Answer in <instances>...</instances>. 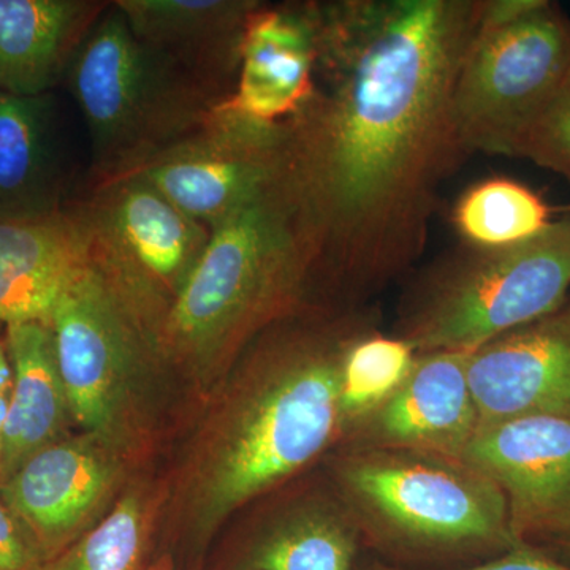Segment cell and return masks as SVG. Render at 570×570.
I'll return each instance as SVG.
<instances>
[{"label":"cell","instance_id":"cell-20","mask_svg":"<svg viewBox=\"0 0 570 570\" xmlns=\"http://www.w3.org/2000/svg\"><path fill=\"white\" fill-rule=\"evenodd\" d=\"M55 97L0 94V219L59 212L66 195Z\"/></svg>","mask_w":570,"mask_h":570},{"label":"cell","instance_id":"cell-6","mask_svg":"<svg viewBox=\"0 0 570 570\" xmlns=\"http://www.w3.org/2000/svg\"><path fill=\"white\" fill-rule=\"evenodd\" d=\"M66 80L97 168L112 179L186 138L204 116L186 71L138 40L116 6L86 33Z\"/></svg>","mask_w":570,"mask_h":570},{"label":"cell","instance_id":"cell-24","mask_svg":"<svg viewBox=\"0 0 570 570\" xmlns=\"http://www.w3.org/2000/svg\"><path fill=\"white\" fill-rule=\"evenodd\" d=\"M417 355L403 337L385 336L374 328L360 333L348 344L341 366L340 403L344 433L381 406L406 381Z\"/></svg>","mask_w":570,"mask_h":570},{"label":"cell","instance_id":"cell-21","mask_svg":"<svg viewBox=\"0 0 570 570\" xmlns=\"http://www.w3.org/2000/svg\"><path fill=\"white\" fill-rule=\"evenodd\" d=\"M358 524L344 502H306L258 531L225 570H354Z\"/></svg>","mask_w":570,"mask_h":570},{"label":"cell","instance_id":"cell-22","mask_svg":"<svg viewBox=\"0 0 570 570\" xmlns=\"http://www.w3.org/2000/svg\"><path fill=\"white\" fill-rule=\"evenodd\" d=\"M159 501L151 490H124L92 530L45 562L41 570H146Z\"/></svg>","mask_w":570,"mask_h":570},{"label":"cell","instance_id":"cell-19","mask_svg":"<svg viewBox=\"0 0 570 570\" xmlns=\"http://www.w3.org/2000/svg\"><path fill=\"white\" fill-rule=\"evenodd\" d=\"M255 0H119L135 37L186 73H232Z\"/></svg>","mask_w":570,"mask_h":570},{"label":"cell","instance_id":"cell-7","mask_svg":"<svg viewBox=\"0 0 570 570\" xmlns=\"http://www.w3.org/2000/svg\"><path fill=\"white\" fill-rule=\"evenodd\" d=\"M570 67V21L549 0H485L453 94L461 149L515 157Z\"/></svg>","mask_w":570,"mask_h":570},{"label":"cell","instance_id":"cell-5","mask_svg":"<svg viewBox=\"0 0 570 570\" xmlns=\"http://www.w3.org/2000/svg\"><path fill=\"white\" fill-rule=\"evenodd\" d=\"M570 219L502 249L464 247L423 276L397 335L417 354L469 352L568 303Z\"/></svg>","mask_w":570,"mask_h":570},{"label":"cell","instance_id":"cell-11","mask_svg":"<svg viewBox=\"0 0 570 570\" xmlns=\"http://www.w3.org/2000/svg\"><path fill=\"white\" fill-rule=\"evenodd\" d=\"M124 490L126 453L82 431L41 450L0 482V497L47 561L92 530Z\"/></svg>","mask_w":570,"mask_h":570},{"label":"cell","instance_id":"cell-12","mask_svg":"<svg viewBox=\"0 0 570 570\" xmlns=\"http://www.w3.org/2000/svg\"><path fill=\"white\" fill-rule=\"evenodd\" d=\"M463 460L504 493L520 543L547 550L570 542V419L485 423Z\"/></svg>","mask_w":570,"mask_h":570},{"label":"cell","instance_id":"cell-23","mask_svg":"<svg viewBox=\"0 0 570 570\" xmlns=\"http://www.w3.org/2000/svg\"><path fill=\"white\" fill-rule=\"evenodd\" d=\"M453 224L466 246L502 249L530 242L547 230L551 208L519 181L491 178L469 187L453 208Z\"/></svg>","mask_w":570,"mask_h":570},{"label":"cell","instance_id":"cell-1","mask_svg":"<svg viewBox=\"0 0 570 570\" xmlns=\"http://www.w3.org/2000/svg\"><path fill=\"white\" fill-rule=\"evenodd\" d=\"M485 0L313 3L314 92L284 122L291 181L316 257L354 305L426 245L460 159L453 94Z\"/></svg>","mask_w":570,"mask_h":570},{"label":"cell","instance_id":"cell-29","mask_svg":"<svg viewBox=\"0 0 570 570\" xmlns=\"http://www.w3.org/2000/svg\"><path fill=\"white\" fill-rule=\"evenodd\" d=\"M146 570H176L174 558L168 553L160 554V557L154 558Z\"/></svg>","mask_w":570,"mask_h":570},{"label":"cell","instance_id":"cell-16","mask_svg":"<svg viewBox=\"0 0 570 570\" xmlns=\"http://www.w3.org/2000/svg\"><path fill=\"white\" fill-rule=\"evenodd\" d=\"M92 258L85 213L63 206L43 216L0 219V326L48 324L56 303Z\"/></svg>","mask_w":570,"mask_h":570},{"label":"cell","instance_id":"cell-10","mask_svg":"<svg viewBox=\"0 0 570 570\" xmlns=\"http://www.w3.org/2000/svg\"><path fill=\"white\" fill-rule=\"evenodd\" d=\"M216 126L187 135L129 175L156 187L209 230L291 175L284 124L214 111Z\"/></svg>","mask_w":570,"mask_h":570},{"label":"cell","instance_id":"cell-27","mask_svg":"<svg viewBox=\"0 0 570 570\" xmlns=\"http://www.w3.org/2000/svg\"><path fill=\"white\" fill-rule=\"evenodd\" d=\"M363 570H407L387 564H371ZM461 570H570V561L562 560L550 551L539 547L523 546L498 554L493 560Z\"/></svg>","mask_w":570,"mask_h":570},{"label":"cell","instance_id":"cell-13","mask_svg":"<svg viewBox=\"0 0 570 570\" xmlns=\"http://www.w3.org/2000/svg\"><path fill=\"white\" fill-rule=\"evenodd\" d=\"M468 381L480 425L570 419V303L469 352Z\"/></svg>","mask_w":570,"mask_h":570},{"label":"cell","instance_id":"cell-9","mask_svg":"<svg viewBox=\"0 0 570 570\" xmlns=\"http://www.w3.org/2000/svg\"><path fill=\"white\" fill-rule=\"evenodd\" d=\"M97 261L156 330L204 257L212 230L137 175L112 179L86 214Z\"/></svg>","mask_w":570,"mask_h":570},{"label":"cell","instance_id":"cell-25","mask_svg":"<svg viewBox=\"0 0 570 570\" xmlns=\"http://www.w3.org/2000/svg\"><path fill=\"white\" fill-rule=\"evenodd\" d=\"M515 157L566 176L570 183V67L524 130Z\"/></svg>","mask_w":570,"mask_h":570},{"label":"cell","instance_id":"cell-28","mask_svg":"<svg viewBox=\"0 0 570 570\" xmlns=\"http://www.w3.org/2000/svg\"><path fill=\"white\" fill-rule=\"evenodd\" d=\"M0 326V456H2L3 431H6L7 415H9L11 396V365L7 352L6 333Z\"/></svg>","mask_w":570,"mask_h":570},{"label":"cell","instance_id":"cell-17","mask_svg":"<svg viewBox=\"0 0 570 570\" xmlns=\"http://www.w3.org/2000/svg\"><path fill=\"white\" fill-rule=\"evenodd\" d=\"M3 328L11 365V396L0 482L41 450L71 436L77 428L50 326L20 322Z\"/></svg>","mask_w":570,"mask_h":570},{"label":"cell","instance_id":"cell-4","mask_svg":"<svg viewBox=\"0 0 570 570\" xmlns=\"http://www.w3.org/2000/svg\"><path fill=\"white\" fill-rule=\"evenodd\" d=\"M341 501L360 531L415 551H505L523 546L501 489L463 459L414 450L344 448Z\"/></svg>","mask_w":570,"mask_h":570},{"label":"cell","instance_id":"cell-2","mask_svg":"<svg viewBox=\"0 0 570 570\" xmlns=\"http://www.w3.org/2000/svg\"><path fill=\"white\" fill-rule=\"evenodd\" d=\"M367 328L355 309L325 326L268 337L217 385L176 479L174 508L195 550L236 510L343 439L341 366Z\"/></svg>","mask_w":570,"mask_h":570},{"label":"cell","instance_id":"cell-30","mask_svg":"<svg viewBox=\"0 0 570 570\" xmlns=\"http://www.w3.org/2000/svg\"><path fill=\"white\" fill-rule=\"evenodd\" d=\"M547 551L557 554V557L562 558V560L570 561V542L561 543V546L553 547V549H547Z\"/></svg>","mask_w":570,"mask_h":570},{"label":"cell","instance_id":"cell-8","mask_svg":"<svg viewBox=\"0 0 570 570\" xmlns=\"http://www.w3.org/2000/svg\"><path fill=\"white\" fill-rule=\"evenodd\" d=\"M47 325L78 430L126 453L142 367L149 352L157 355L156 343L96 253L56 303Z\"/></svg>","mask_w":570,"mask_h":570},{"label":"cell","instance_id":"cell-15","mask_svg":"<svg viewBox=\"0 0 570 570\" xmlns=\"http://www.w3.org/2000/svg\"><path fill=\"white\" fill-rule=\"evenodd\" d=\"M316 59L311 6L258 3L243 36L235 91L214 111L265 126L287 122L313 96Z\"/></svg>","mask_w":570,"mask_h":570},{"label":"cell","instance_id":"cell-18","mask_svg":"<svg viewBox=\"0 0 570 570\" xmlns=\"http://www.w3.org/2000/svg\"><path fill=\"white\" fill-rule=\"evenodd\" d=\"M100 10L82 0H0V94H51Z\"/></svg>","mask_w":570,"mask_h":570},{"label":"cell","instance_id":"cell-26","mask_svg":"<svg viewBox=\"0 0 570 570\" xmlns=\"http://www.w3.org/2000/svg\"><path fill=\"white\" fill-rule=\"evenodd\" d=\"M45 562L31 531L0 497V570H41Z\"/></svg>","mask_w":570,"mask_h":570},{"label":"cell","instance_id":"cell-14","mask_svg":"<svg viewBox=\"0 0 570 570\" xmlns=\"http://www.w3.org/2000/svg\"><path fill=\"white\" fill-rule=\"evenodd\" d=\"M468 355L419 354L406 381L344 433L346 448L414 450L463 459L480 428L469 387Z\"/></svg>","mask_w":570,"mask_h":570},{"label":"cell","instance_id":"cell-3","mask_svg":"<svg viewBox=\"0 0 570 570\" xmlns=\"http://www.w3.org/2000/svg\"><path fill=\"white\" fill-rule=\"evenodd\" d=\"M313 276L309 232L287 178L213 228L157 326V356L216 389L255 337L294 316Z\"/></svg>","mask_w":570,"mask_h":570}]
</instances>
